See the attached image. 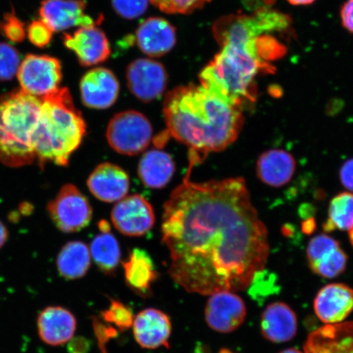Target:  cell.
Instances as JSON below:
<instances>
[{
  "label": "cell",
  "instance_id": "obj_1",
  "mask_svg": "<svg viewBox=\"0 0 353 353\" xmlns=\"http://www.w3.org/2000/svg\"><path fill=\"white\" fill-rule=\"evenodd\" d=\"M189 164L164 205L162 240L170 275L190 293L239 292L263 270L268 231L241 178L194 183Z\"/></svg>",
  "mask_w": 353,
  "mask_h": 353
},
{
  "label": "cell",
  "instance_id": "obj_2",
  "mask_svg": "<svg viewBox=\"0 0 353 353\" xmlns=\"http://www.w3.org/2000/svg\"><path fill=\"white\" fill-rule=\"evenodd\" d=\"M163 112L168 131L187 145L194 165L235 142L244 121L242 105L201 85L175 88L166 95Z\"/></svg>",
  "mask_w": 353,
  "mask_h": 353
},
{
  "label": "cell",
  "instance_id": "obj_3",
  "mask_svg": "<svg viewBox=\"0 0 353 353\" xmlns=\"http://www.w3.org/2000/svg\"><path fill=\"white\" fill-rule=\"evenodd\" d=\"M41 100L33 139L35 158L42 168L47 163L66 166L86 134L85 121L68 88H59Z\"/></svg>",
  "mask_w": 353,
  "mask_h": 353
},
{
  "label": "cell",
  "instance_id": "obj_4",
  "mask_svg": "<svg viewBox=\"0 0 353 353\" xmlns=\"http://www.w3.org/2000/svg\"><path fill=\"white\" fill-rule=\"evenodd\" d=\"M42 100L23 90L0 96V161L17 168L37 160L33 139Z\"/></svg>",
  "mask_w": 353,
  "mask_h": 353
},
{
  "label": "cell",
  "instance_id": "obj_5",
  "mask_svg": "<svg viewBox=\"0 0 353 353\" xmlns=\"http://www.w3.org/2000/svg\"><path fill=\"white\" fill-rule=\"evenodd\" d=\"M152 132V123L144 114L136 110H126L112 117L105 135L114 151L135 156L148 148Z\"/></svg>",
  "mask_w": 353,
  "mask_h": 353
},
{
  "label": "cell",
  "instance_id": "obj_6",
  "mask_svg": "<svg viewBox=\"0 0 353 353\" xmlns=\"http://www.w3.org/2000/svg\"><path fill=\"white\" fill-rule=\"evenodd\" d=\"M48 212L61 232L81 231L90 223L92 210L88 199L72 184H65L54 200L48 203Z\"/></svg>",
  "mask_w": 353,
  "mask_h": 353
},
{
  "label": "cell",
  "instance_id": "obj_7",
  "mask_svg": "<svg viewBox=\"0 0 353 353\" xmlns=\"http://www.w3.org/2000/svg\"><path fill=\"white\" fill-rule=\"evenodd\" d=\"M17 77L21 90L41 99L59 90L61 65L55 57L29 54L21 61Z\"/></svg>",
  "mask_w": 353,
  "mask_h": 353
},
{
  "label": "cell",
  "instance_id": "obj_8",
  "mask_svg": "<svg viewBox=\"0 0 353 353\" xmlns=\"http://www.w3.org/2000/svg\"><path fill=\"white\" fill-rule=\"evenodd\" d=\"M114 228L128 236H142L153 228L152 206L142 196H126L117 202L112 212Z\"/></svg>",
  "mask_w": 353,
  "mask_h": 353
},
{
  "label": "cell",
  "instance_id": "obj_9",
  "mask_svg": "<svg viewBox=\"0 0 353 353\" xmlns=\"http://www.w3.org/2000/svg\"><path fill=\"white\" fill-rule=\"evenodd\" d=\"M127 81L132 94L149 103L164 94L168 76L164 66L158 61L141 59L132 61L128 68Z\"/></svg>",
  "mask_w": 353,
  "mask_h": 353
},
{
  "label": "cell",
  "instance_id": "obj_10",
  "mask_svg": "<svg viewBox=\"0 0 353 353\" xmlns=\"http://www.w3.org/2000/svg\"><path fill=\"white\" fill-rule=\"evenodd\" d=\"M205 321L216 332L228 334L239 328L246 316L243 299L230 291L210 295L205 311Z\"/></svg>",
  "mask_w": 353,
  "mask_h": 353
},
{
  "label": "cell",
  "instance_id": "obj_11",
  "mask_svg": "<svg viewBox=\"0 0 353 353\" xmlns=\"http://www.w3.org/2000/svg\"><path fill=\"white\" fill-rule=\"evenodd\" d=\"M85 10L86 3L83 0H44L39 8V16L52 32H61L74 26L95 25Z\"/></svg>",
  "mask_w": 353,
  "mask_h": 353
},
{
  "label": "cell",
  "instance_id": "obj_12",
  "mask_svg": "<svg viewBox=\"0 0 353 353\" xmlns=\"http://www.w3.org/2000/svg\"><path fill=\"white\" fill-rule=\"evenodd\" d=\"M64 43L77 54L79 63L85 66L103 63L110 54L107 37L95 25L83 26L73 34H65Z\"/></svg>",
  "mask_w": 353,
  "mask_h": 353
},
{
  "label": "cell",
  "instance_id": "obj_13",
  "mask_svg": "<svg viewBox=\"0 0 353 353\" xmlns=\"http://www.w3.org/2000/svg\"><path fill=\"white\" fill-rule=\"evenodd\" d=\"M81 94L86 107L103 110L116 103L120 85L114 74L105 68H95L83 76L81 81Z\"/></svg>",
  "mask_w": 353,
  "mask_h": 353
},
{
  "label": "cell",
  "instance_id": "obj_14",
  "mask_svg": "<svg viewBox=\"0 0 353 353\" xmlns=\"http://www.w3.org/2000/svg\"><path fill=\"white\" fill-rule=\"evenodd\" d=\"M132 330L135 341L145 350L169 347L172 332L170 316L156 308H147L134 316Z\"/></svg>",
  "mask_w": 353,
  "mask_h": 353
},
{
  "label": "cell",
  "instance_id": "obj_15",
  "mask_svg": "<svg viewBox=\"0 0 353 353\" xmlns=\"http://www.w3.org/2000/svg\"><path fill=\"white\" fill-rule=\"evenodd\" d=\"M90 192L101 201L118 202L127 196L130 182L126 172L112 163L97 166L87 181Z\"/></svg>",
  "mask_w": 353,
  "mask_h": 353
},
{
  "label": "cell",
  "instance_id": "obj_16",
  "mask_svg": "<svg viewBox=\"0 0 353 353\" xmlns=\"http://www.w3.org/2000/svg\"><path fill=\"white\" fill-rule=\"evenodd\" d=\"M314 310L326 325L341 323L353 311V290L339 283L324 286L316 294Z\"/></svg>",
  "mask_w": 353,
  "mask_h": 353
},
{
  "label": "cell",
  "instance_id": "obj_17",
  "mask_svg": "<svg viewBox=\"0 0 353 353\" xmlns=\"http://www.w3.org/2000/svg\"><path fill=\"white\" fill-rule=\"evenodd\" d=\"M77 325L72 312L60 306L47 307L37 317L39 336L50 346H61L72 341Z\"/></svg>",
  "mask_w": 353,
  "mask_h": 353
},
{
  "label": "cell",
  "instance_id": "obj_18",
  "mask_svg": "<svg viewBox=\"0 0 353 353\" xmlns=\"http://www.w3.org/2000/svg\"><path fill=\"white\" fill-rule=\"evenodd\" d=\"M304 353H353V321L325 325L308 335Z\"/></svg>",
  "mask_w": 353,
  "mask_h": 353
},
{
  "label": "cell",
  "instance_id": "obj_19",
  "mask_svg": "<svg viewBox=\"0 0 353 353\" xmlns=\"http://www.w3.org/2000/svg\"><path fill=\"white\" fill-rule=\"evenodd\" d=\"M136 41L140 50L150 57H161L173 50L176 41V30L169 21L151 17L139 26Z\"/></svg>",
  "mask_w": 353,
  "mask_h": 353
},
{
  "label": "cell",
  "instance_id": "obj_20",
  "mask_svg": "<svg viewBox=\"0 0 353 353\" xmlns=\"http://www.w3.org/2000/svg\"><path fill=\"white\" fill-rule=\"evenodd\" d=\"M296 314L289 305L282 302L269 304L261 317L263 336L273 343H285L296 335Z\"/></svg>",
  "mask_w": 353,
  "mask_h": 353
},
{
  "label": "cell",
  "instance_id": "obj_21",
  "mask_svg": "<svg viewBox=\"0 0 353 353\" xmlns=\"http://www.w3.org/2000/svg\"><path fill=\"white\" fill-rule=\"evenodd\" d=\"M123 267L127 285L139 296H151L158 273L147 251L139 248L132 250Z\"/></svg>",
  "mask_w": 353,
  "mask_h": 353
},
{
  "label": "cell",
  "instance_id": "obj_22",
  "mask_svg": "<svg viewBox=\"0 0 353 353\" xmlns=\"http://www.w3.org/2000/svg\"><path fill=\"white\" fill-rule=\"evenodd\" d=\"M295 161L283 150L265 152L257 162V174L263 183L281 187L288 183L295 172Z\"/></svg>",
  "mask_w": 353,
  "mask_h": 353
},
{
  "label": "cell",
  "instance_id": "obj_23",
  "mask_svg": "<svg viewBox=\"0 0 353 353\" xmlns=\"http://www.w3.org/2000/svg\"><path fill=\"white\" fill-rule=\"evenodd\" d=\"M175 165L170 154L152 150L141 159L138 173L145 186L152 189L165 188L174 174Z\"/></svg>",
  "mask_w": 353,
  "mask_h": 353
},
{
  "label": "cell",
  "instance_id": "obj_24",
  "mask_svg": "<svg viewBox=\"0 0 353 353\" xmlns=\"http://www.w3.org/2000/svg\"><path fill=\"white\" fill-rule=\"evenodd\" d=\"M90 264V250L82 241L68 242L57 255V271L66 280H77L85 276Z\"/></svg>",
  "mask_w": 353,
  "mask_h": 353
},
{
  "label": "cell",
  "instance_id": "obj_25",
  "mask_svg": "<svg viewBox=\"0 0 353 353\" xmlns=\"http://www.w3.org/2000/svg\"><path fill=\"white\" fill-rule=\"evenodd\" d=\"M90 254L100 270L112 275L121 262V248L117 238L110 232H101L92 241Z\"/></svg>",
  "mask_w": 353,
  "mask_h": 353
},
{
  "label": "cell",
  "instance_id": "obj_26",
  "mask_svg": "<svg viewBox=\"0 0 353 353\" xmlns=\"http://www.w3.org/2000/svg\"><path fill=\"white\" fill-rule=\"evenodd\" d=\"M353 228V194L343 192L333 198L329 207L328 219L324 224L327 232L351 231Z\"/></svg>",
  "mask_w": 353,
  "mask_h": 353
},
{
  "label": "cell",
  "instance_id": "obj_27",
  "mask_svg": "<svg viewBox=\"0 0 353 353\" xmlns=\"http://www.w3.org/2000/svg\"><path fill=\"white\" fill-rule=\"evenodd\" d=\"M347 257L341 246L322 255L317 261L311 265L310 268L316 275L325 278L336 277L345 270Z\"/></svg>",
  "mask_w": 353,
  "mask_h": 353
},
{
  "label": "cell",
  "instance_id": "obj_28",
  "mask_svg": "<svg viewBox=\"0 0 353 353\" xmlns=\"http://www.w3.org/2000/svg\"><path fill=\"white\" fill-rule=\"evenodd\" d=\"M101 316L103 321L122 332L129 330L134 320L132 309L113 299H110L109 307L101 312Z\"/></svg>",
  "mask_w": 353,
  "mask_h": 353
},
{
  "label": "cell",
  "instance_id": "obj_29",
  "mask_svg": "<svg viewBox=\"0 0 353 353\" xmlns=\"http://www.w3.org/2000/svg\"><path fill=\"white\" fill-rule=\"evenodd\" d=\"M249 287L250 296L257 302H263L280 290L276 275L265 269L256 273Z\"/></svg>",
  "mask_w": 353,
  "mask_h": 353
},
{
  "label": "cell",
  "instance_id": "obj_30",
  "mask_svg": "<svg viewBox=\"0 0 353 353\" xmlns=\"http://www.w3.org/2000/svg\"><path fill=\"white\" fill-rule=\"evenodd\" d=\"M20 65L19 51L10 43H0V81H10L17 76Z\"/></svg>",
  "mask_w": 353,
  "mask_h": 353
},
{
  "label": "cell",
  "instance_id": "obj_31",
  "mask_svg": "<svg viewBox=\"0 0 353 353\" xmlns=\"http://www.w3.org/2000/svg\"><path fill=\"white\" fill-rule=\"evenodd\" d=\"M154 6L166 13H185L192 12L203 7L210 0H150Z\"/></svg>",
  "mask_w": 353,
  "mask_h": 353
},
{
  "label": "cell",
  "instance_id": "obj_32",
  "mask_svg": "<svg viewBox=\"0 0 353 353\" xmlns=\"http://www.w3.org/2000/svg\"><path fill=\"white\" fill-rule=\"evenodd\" d=\"M341 246L336 240L326 235L316 236L309 242L307 255L309 266L316 263L322 255Z\"/></svg>",
  "mask_w": 353,
  "mask_h": 353
},
{
  "label": "cell",
  "instance_id": "obj_33",
  "mask_svg": "<svg viewBox=\"0 0 353 353\" xmlns=\"http://www.w3.org/2000/svg\"><path fill=\"white\" fill-rule=\"evenodd\" d=\"M112 7L119 15L134 20L147 11L149 0H112Z\"/></svg>",
  "mask_w": 353,
  "mask_h": 353
},
{
  "label": "cell",
  "instance_id": "obj_34",
  "mask_svg": "<svg viewBox=\"0 0 353 353\" xmlns=\"http://www.w3.org/2000/svg\"><path fill=\"white\" fill-rule=\"evenodd\" d=\"M0 30L12 43H20L26 38V30L22 21L17 19L14 13H7L0 22Z\"/></svg>",
  "mask_w": 353,
  "mask_h": 353
},
{
  "label": "cell",
  "instance_id": "obj_35",
  "mask_svg": "<svg viewBox=\"0 0 353 353\" xmlns=\"http://www.w3.org/2000/svg\"><path fill=\"white\" fill-rule=\"evenodd\" d=\"M26 33L30 41L34 46L44 48L51 41L54 32L41 20H39L32 22L26 30Z\"/></svg>",
  "mask_w": 353,
  "mask_h": 353
},
{
  "label": "cell",
  "instance_id": "obj_36",
  "mask_svg": "<svg viewBox=\"0 0 353 353\" xmlns=\"http://www.w3.org/2000/svg\"><path fill=\"white\" fill-rule=\"evenodd\" d=\"M255 44L258 56L263 61L274 59L283 52L281 44L272 37H259L256 39Z\"/></svg>",
  "mask_w": 353,
  "mask_h": 353
},
{
  "label": "cell",
  "instance_id": "obj_37",
  "mask_svg": "<svg viewBox=\"0 0 353 353\" xmlns=\"http://www.w3.org/2000/svg\"><path fill=\"white\" fill-rule=\"evenodd\" d=\"M92 325H94V332L97 339H98L99 347L101 352L103 353H107V344L112 339L117 336L118 330L113 327L112 325H105L98 319H94L92 321Z\"/></svg>",
  "mask_w": 353,
  "mask_h": 353
},
{
  "label": "cell",
  "instance_id": "obj_38",
  "mask_svg": "<svg viewBox=\"0 0 353 353\" xmlns=\"http://www.w3.org/2000/svg\"><path fill=\"white\" fill-rule=\"evenodd\" d=\"M341 180L344 187L353 192V159L344 163L342 166Z\"/></svg>",
  "mask_w": 353,
  "mask_h": 353
},
{
  "label": "cell",
  "instance_id": "obj_39",
  "mask_svg": "<svg viewBox=\"0 0 353 353\" xmlns=\"http://www.w3.org/2000/svg\"><path fill=\"white\" fill-rule=\"evenodd\" d=\"M341 19L344 28L353 33V0H347L341 10Z\"/></svg>",
  "mask_w": 353,
  "mask_h": 353
},
{
  "label": "cell",
  "instance_id": "obj_40",
  "mask_svg": "<svg viewBox=\"0 0 353 353\" xmlns=\"http://www.w3.org/2000/svg\"><path fill=\"white\" fill-rule=\"evenodd\" d=\"M90 343L86 339L78 337L72 339L68 345L69 353H88Z\"/></svg>",
  "mask_w": 353,
  "mask_h": 353
},
{
  "label": "cell",
  "instance_id": "obj_41",
  "mask_svg": "<svg viewBox=\"0 0 353 353\" xmlns=\"http://www.w3.org/2000/svg\"><path fill=\"white\" fill-rule=\"evenodd\" d=\"M8 237V229L0 221V249L6 244Z\"/></svg>",
  "mask_w": 353,
  "mask_h": 353
},
{
  "label": "cell",
  "instance_id": "obj_42",
  "mask_svg": "<svg viewBox=\"0 0 353 353\" xmlns=\"http://www.w3.org/2000/svg\"><path fill=\"white\" fill-rule=\"evenodd\" d=\"M290 3L295 6H308L315 1V0H287Z\"/></svg>",
  "mask_w": 353,
  "mask_h": 353
},
{
  "label": "cell",
  "instance_id": "obj_43",
  "mask_svg": "<svg viewBox=\"0 0 353 353\" xmlns=\"http://www.w3.org/2000/svg\"><path fill=\"white\" fill-rule=\"evenodd\" d=\"M280 353H303V352L296 350V348H289V350H285L284 351L281 352Z\"/></svg>",
  "mask_w": 353,
  "mask_h": 353
},
{
  "label": "cell",
  "instance_id": "obj_44",
  "mask_svg": "<svg viewBox=\"0 0 353 353\" xmlns=\"http://www.w3.org/2000/svg\"><path fill=\"white\" fill-rule=\"evenodd\" d=\"M350 238L352 245H353V228L352 229L351 231H350Z\"/></svg>",
  "mask_w": 353,
  "mask_h": 353
}]
</instances>
